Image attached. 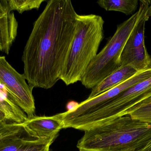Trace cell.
Masks as SVG:
<instances>
[{"label":"cell","mask_w":151,"mask_h":151,"mask_svg":"<svg viewBox=\"0 0 151 151\" xmlns=\"http://www.w3.org/2000/svg\"><path fill=\"white\" fill-rule=\"evenodd\" d=\"M77 15L70 0H50L35 21L22 56L23 74L32 87L49 89L60 80Z\"/></svg>","instance_id":"obj_1"},{"label":"cell","mask_w":151,"mask_h":151,"mask_svg":"<svg viewBox=\"0 0 151 151\" xmlns=\"http://www.w3.org/2000/svg\"><path fill=\"white\" fill-rule=\"evenodd\" d=\"M12 12L7 0L0 1V18Z\"/></svg>","instance_id":"obj_18"},{"label":"cell","mask_w":151,"mask_h":151,"mask_svg":"<svg viewBox=\"0 0 151 151\" xmlns=\"http://www.w3.org/2000/svg\"><path fill=\"white\" fill-rule=\"evenodd\" d=\"M26 134L39 139H55L64 123L61 113L50 117L34 116L21 124Z\"/></svg>","instance_id":"obj_9"},{"label":"cell","mask_w":151,"mask_h":151,"mask_svg":"<svg viewBox=\"0 0 151 151\" xmlns=\"http://www.w3.org/2000/svg\"><path fill=\"white\" fill-rule=\"evenodd\" d=\"M24 74L17 72L0 56V89L16 104L28 118L35 116V106L32 87Z\"/></svg>","instance_id":"obj_7"},{"label":"cell","mask_w":151,"mask_h":151,"mask_svg":"<svg viewBox=\"0 0 151 151\" xmlns=\"http://www.w3.org/2000/svg\"><path fill=\"white\" fill-rule=\"evenodd\" d=\"M129 115L133 118L151 124V96L136 106Z\"/></svg>","instance_id":"obj_16"},{"label":"cell","mask_w":151,"mask_h":151,"mask_svg":"<svg viewBox=\"0 0 151 151\" xmlns=\"http://www.w3.org/2000/svg\"><path fill=\"white\" fill-rule=\"evenodd\" d=\"M137 20L121 55L120 66H129L137 72L151 68V57L145 43V23L150 16V1L141 0Z\"/></svg>","instance_id":"obj_6"},{"label":"cell","mask_w":151,"mask_h":151,"mask_svg":"<svg viewBox=\"0 0 151 151\" xmlns=\"http://www.w3.org/2000/svg\"><path fill=\"white\" fill-rule=\"evenodd\" d=\"M150 77L151 68L142 72H138L133 77L118 86L95 97L86 99L78 104L75 108L72 110H68L65 112L61 113L64 126L72 121L94 111L105 103L122 92Z\"/></svg>","instance_id":"obj_8"},{"label":"cell","mask_w":151,"mask_h":151,"mask_svg":"<svg viewBox=\"0 0 151 151\" xmlns=\"http://www.w3.org/2000/svg\"><path fill=\"white\" fill-rule=\"evenodd\" d=\"M0 116L7 121L19 124L28 118L25 113L1 89Z\"/></svg>","instance_id":"obj_13"},{"label":"cell","mask_w":151,"mask_h":151,"mask_svg":"<svg viewBox=\"0 0 151 151\" xmlns=\"http://www.w3.org/2000/svg\"><path fill=\"white\" fill-rule=\"evenodd\" d=\"M18 22L13 12L0 18V51L9 54L17 35Z\"/></svg>","instance_id":"obj_12"},{"label":"cell","mask_w":151,"mask_h":151,"mask_svg":"<svg viewBox=\"0 0 151 151\" xmlns=\"http://www.w3.org/2000/svg\"><path fill=\"white\" fill-rule=\"evenodd\" d=\"M104 24L99 15H77L74 38L60 76L66 86L81 82L97 55L104 37Z\"/></svg>","instance_id":"obj_3"},{"label":"cell","mask_w":151,"mask_h":151,"mask_svg":"<svg viewBox=\"0 0 151 151\" xmlns=\"http://www.w3.org/2000/svg\"><path fill=\"white\" fill-rule=\"evenodd\" d=\"M151 96V77L105 103L99 108L75 120L80 130L85 131L114 119L129 114L136 106Z\"/></svg>","instance_id":"obj_5"},{"label":"cell","mask_w":151,"mask_h":151,"mask_svg":"<svg viewBox=\"0 0 151 151\" xmlns=\"http://www.w3.org/2000/svg\"><path fill=\"white\" fill-rule=\"evenodd\" d=\"M137 16L138 11L118 25L115 33L91 61L81 81L86 88L92 89L121 67V55Z\"/></svg>","instance_id":"obj_4"},{"label":"cell","mask_w":151,"mask_h":151,"mask_svg":"<svg viewBox=\"0 0 151 151\" xmlns=\"http://www.w3.org/2000/svg\"><path fill=\"white\" fill-rule=\"evenodd\" d=\"M136 151H151V141L143 148Z\"/></svg>","instance_id":"obj_19"},{"label":"cell","mask_w":151,"mask_h":151,"mask_svg":"<svg viewBox=\"0 0 151 151\" xmlns=\"http://www.w3.org/2000/svg\"><path fill=\"white\" fill-rule=\"evenodd\" d=\"M3 119V118H2L1 117V116H0V120Z\"/></svg>","instance_id":"obj_20"},{"label":"cell","mask_w":151,"mask_h":151,"mask_svg":"<svg viewBox=\"0 0 151 151\" xmlns=\"http://www.w3.org/2000/svg\"><path fill=\"white\" fill-rule=\"evenodd\" d=\"M55 140L20 137L2 144L0 151H49L50 147Z\"/></svg>","instance_id":"obj_10"},{"label":"cell","mask_w":151,"mask_h":151,"mask_svg":"<svg viewBox=\"0 0 151 151\" xmlns=\"http://www.w3.org/2000/svg\"><path fill=\"white\" fill-rule=\"evenodd\" d=\"M79 151H136L151 141V124L124 115L84 131Z\"/></svg>","instance_id":"obj_2"},{"label":"cell","mask_w":151,"mask_h":151,"mask_svg":"<svg viewBox=\"0 0 151 151\" xmlns=\"http://www.w3.org/2000/svg\"><path fill=\"white\" fill-rule=\"evenodd\" d=\"M44 0H9L8 4L11 12L17 11L22 14L25 11L38 9Z\"/></svg>","instance_id":"obj_17"},{"label":"cell","mask_w":151,"mask_h":151,"mask_svg":"<svg viewBox=\"0 0 151 151\" xmlns=\"http://www.w3.org/2000/svg\"><path fill=\"white\" fill-rule=\"evenodd\" d=\"M138 72L129 66H121L91 89L87 99L95 97L130 79Z\"/></svg>","instance_id":"obj_11"},{"label":"cell","mask_w":151,"mask_h":151,"mask_svg":"<svg viewBox=\"0 0 151 151\" xmlns=\"http://www.w3.org/2000/svg\"><path fill=\"white\" fill-rule=\"evenodd\" d=\"M21 124L8 123L5 119L0 120V146L4 143L25 134Z\"/></svg>","instance_id":"obj_15"},{"label":"cell","mask_w":151,"mask_h":151,"mask_svg":"<svg viewBox=\"0 0 151 151\" xmlns=\"http://www.w3.org/2000/svg\"><path fill=\"white\" fill-rule=\"evenodd\" d=\"M138 2L137 0H99L97 3L107 11L119 12L129 15L137 9Z\"/></svg>","instance_id":"obj_14"}]
</instances>
